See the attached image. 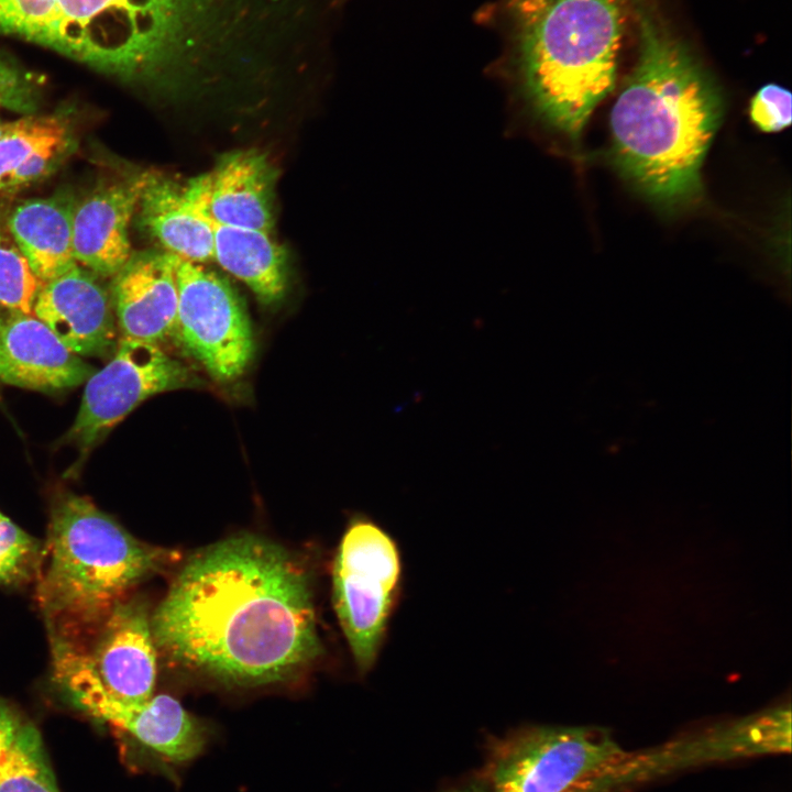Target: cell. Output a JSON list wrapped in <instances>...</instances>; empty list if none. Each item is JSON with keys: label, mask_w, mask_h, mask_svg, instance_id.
Segmentation results:
<instances>
[{"label": "cell", "mask_w": 792, "mask_h": 792, "mask_svg": "<svg viewBox=\"0 0 792 792\" xmlns=\"http://www.w3.org/2000/svg\"><path fill=\"white\" fill-rule=\"evenodd\" d=\"M174 664L218 682L290 680L321 653L309 574L283 546L243 534L185 562L151 615Z\"/></svg>", "instance_id": "1"}, {"label": "cell", "mask_w": 792, "mask_h": 792, "mask_svg": "<svg viewBox=\"0 0 792 792\" xmlns=\"http://www.w3.org/2000/svg\"><path fill=\"white\" fill-rule=\"evenodd\" d=\"M637 63L609 118L619 173L666 208L694 201L701 167L719 127L718 88L680 41L654 0H632Z\"/></svg>", "instance_id": "2"}, {"label": "cell", "mask_w": 792, "mask_h": 792, "mask_svg": "<svg viewBox=\"0 0 792 792\" xmlns=\"http://www.w3.org/2000/svg\"><path fill=\"white\" fill-rule=\"evenodd\" d=\"M632 0H495L481 19L502 40L495 69L520 109L576 139L615 85Z\"/></svg>", "instance_id": "3"}, {"label": "cell", "mask_w": 792, "mask_h": 792, "mask_svg": "<svg viewBox=\"0 0 792 792\" xmlns=\"http://www.w3.org/2000/svg\"><path fill=\"white\" fill-rule=\"evenodd\" d=\"M207 0H0V33L129 81L163 86Z\"/></svg>", "instance_id": "4"}, {"label": "cell", "mask_w": 792, "mask_h": 792, "mask_svg": "<svg viewBox=\"0 0 792 792\" xmlns=\"http://www.w3.org/2000/svg\"><path fill=\"white\" fill-rule=\"evenodd\" d=\"M175 550L145 543L90 499L67 494L52 510L36 597L53 631L84 627L141 581L175 563Z\"/></svg>", "instance_id": "5"}, {"label": "cell", "mask_w": 792, "mask_h": 792, "mask_svg": "<svg viewBox=\"0 0 792 792\" xmlns=\"http://www.w3.org/2000/svg\"><path fill=\"white\" fill-rule=\"evenodd\" d=\"M628 754L590 726H531L495 740L475 780L457 792H605Z\"/></svg>", "instance_id": "6"}, {"label": "cell", "mask_w": 792, "mask_h": 792, "mask_svg": "<svg viewBox=\"0 0 792 792\" xmlns=\"http://www.w3.org/2000/svg\"><path fill=\"white\" fill-rule=\"evenodd\" d=\"M395 541L372 520L354 518L345 529L332 569L337 618L361 673L374 666L400 583Z\"/></svg>", "instance_id": "7"}, {"label": "cell", "mask_w": 792, "mask_h": 792, "mask_svg": "<svg viewBox=\"0 0 792 792\" xmlns=\"http://www.w3.org/2000/svg\"><path fill=\"white\" fill-rule=\"evenodd\" d=\"M51 636L55 678L86 679L125 702L153 695L157 649L142 601L121 600L99 619Z\"/></svg>", "instance_id": "8"}, {"label": "cell", "mask_w": 792, "mask_h": 792, "mask_svg": "<svg viewBox=\"0 0 792 792\" xmlns=\"http://www.w3.org/2000/svg\"><path fill=\"white\" fill-rule=\"evenodd\" d=\"M176 334L215 380H237L254 354L243 302L227 279L200 263L176 257Z\"/></svg>", "instance_id": "9"}, {"label": "cell", "mask_w": 792, "mask_h": 792, "mask_svg": "<svg viewBox=\"0 0 792 792\" xmlns=\"http://www.w3.org/2000/svg\"><path fill=\"white\" fill-rule=\"evenodd\" d=\"M198 384L160 344L122 337L112 359L86 381L70 440L89 449L148 397Z\"/></svg>", "instance_id": "10"}, {"label": "cell", "mask_w": 792, "mask_h": 792, "mask_svg": "<svg viewBox=\"0 0 792 792\" xmlns=\"http://www.w3.org/2000/svg\"><path fill=\"white\" fill-rule=\"evenodd\" d=\"M70 701L88 715L130 734L173 762H186L204 749V725L168 694L143 702H125L78 676L56 679Z\"/></svg>", "instance_id": "11"}, {"label": "cell", "mask_w": 792, "mask_h": 792, "mask_svg": "<svg viewBox=\"0 0 792 792\" xmlns=\"http://www.w3.org/2000/svg\"><path fill=\"white\" fill-rule=\"evenodd\" d=\"M33 311L79 356H105L117 348L112 298L78 265L40 287Z\"/></svg>", "instance_id": "12"}, {"label": "cell", "mask_w": 792, "mask_h": 792, "mask_svg": "<svg viewBox=\"0 0 792 792\" xmlns=\"http://www.w3.org/2000/svg\"><path fill=\"white\" fill-rule=\"evenodd\" d=\"M276 177L264 153L240 150L222 156L187 188L212 222L271 233Z\"/></svg>", "instance_id": "13"}, {"label": "cell", "mask_w": 792, "mask_h": 792, "mask_svg": "<svg viewBox=\"0 0 792 792\" xmlns=\"http://www.w3.org/2000/svg\"><path fill=\"white\" fill-rule=\"evenodd\" d=\"M95 367L68 350L52 330L31 314L11 311L0 321V381L56 392L79 386Z\"/></svg>", "instance_id": "14"}, {"label": "cell", "mask_w": 792, "mask_h": 792, "mask_svg": "<svg viewBox=\"0 0 792 792\" xmlns=\"http://www.w3.org/2000/svg\"><path fill=\"white\" fill-rule=\"evenodd\" d=\"M114 276L111 298L122 337L158 344L176 333V256L165 251L131 255Z\"/></svg>", "instance_id": "15"}, {"label": "cell", "mask_w": 792, "mask_h": 792, "mask_svg": "<svg viewBox=\"0 0 792 792\" xmlns=\"http://www.w3.org/2000/svg\"><path fill=\"white\" fill-rule=\"evenodd\" d=\"M145 174L103 186L75 206L73 245L77 263L102 276L121 271L131 257L129 226Z\"/></svg>", "instance_id": "16"}, {"label": "cell", "mask_w": 792, "mask_h": 792, "mask_svg": "<svg viewBox=\"0 0 792 792\" xmlns=\"http://www.w3.org/2000/svg\"><path fill=\"white\" fill-rule=\"evenodd\" d=\"M138 207L142 226L165 252L200 264L213 260L211 221L187 185L145 174Z\"/></svg>", "instance_id": "17"}, {"label": "cell", "mask_w": 792, "mask_h": 792, "mask_svg": "<svg viewBox=\"0 0 792 792\" xmlns=\"http://www.w3.org/2000/svg\"><path fill=\"white\" fill-rule=\"evenodd\" d=\"M75 204L66 197L36 198L9 218L14 243L38 280H52L77 265L73 245Z\"/></svg>", "instance_id": "18"}, {"label": "cell", "mask_w": 792, "mask_h": 792, "mask_svg": "<svg viewBox=\"0 0 792 792\" xmlns=\"http://www.w3.org/2000/svg\"><path fill=\"white\" fill-rule=\"evenodd\" d=\"M211 224L213 260L248 285L262 302L279 300L287 284L284 249L267 232L212 221Z\"/></svg>", "instance_id": "19"}, {"label": "cell", "mask_w": 792, "mask_h": 792, "mask_svg": "<svg viewBox=\"0 0 792 792\" xmlns=\"http://www.w3.org/2000/svg\"><path fill=\"white\" fill-rule=\"evenodd\" d=\"M0 792H59L40 732L29 721L0 765Z\"/></svg>", "instance_id": "20"}, {"label": "cell", "mask_w": 792, "mask_h": 792, "mask_svg": "<svg viewBox=\"0 0 792 792\" xmlns=\"http://www.w3.org/2000/svg\"><path fill=\"white\" fill-rule=\"evenodd\" d=\"M72 141L67 125L55 117L28 116L8 123L0 135V187L34 152Z\"/></svg>", "instance_id": "21"}, {"label": "cell", "mask_w": 792, "mask_h": 792, "mask_svg": "<svg viewBox=\"0 0 792 792\" xmlns=\"http://www.w3.org/2000/svg\"><path fill=\"white\" fill-rule=\"evenodd\" d=\"M38 282L16 244L0 229V305L10 311L31 314Z\"/></svg>", "instance_id": "22"}, {"label": "cell", "mask_w": 792, "mask_h": 792, "mask_svg": "<svg viewBox=\"0 0 792 792\" xmlns=\"http://www.w3.org/2000/svg\"><path fill=\"white\" fill-rule=\"evenodd\" d=\"M37 554L36 541L3 516L0 520V583L26 578Z\"/></svg>", "instance_id": "23"}, {"label": "cell", "mask_w": 792, "mask_h": 792, "mask_svg": "<svg viewBox=\"0 0 792 792\" xmlns=\"http://www.w3.org/2000/svg\"><path fill=\"white\" fill-rule=\"evenodd\" d=\"M38 101L34 77L0 53V108L30 114Z\"/></svg>", "instance_id": "24"}, {"label": "cell", "mask_w": 792, "mask_h": 792, "mask_svg": "<svg viewBox=\"0 0 792 792\" xmlns=\"http://www.w3.org/2000/svg\"><path fill=\"white\" fill-rule=\"evenodd\" d=\"M791 92L774 84L758 90L750 103V118L763 132H779L791 123Z\"/></svg>", "instance_id": "25"}, {"label": "cell", "mask_w": 792, "mask_h": 792, "mask_svg": "<svg viewBox=\"0 0 792 792\" xmlns=\"http://www.w3.org/2000/svg\"><path fill=\"white\" fill-rule=\"evenodd\" d=\"M70 144L72 141H67L34 152L6 177L0 190H14L48 175L69 152Z\"/></svg>", "instance_id": "26"}, {"label": "cell", "mask_w": 792, "mask_h": 792, "mask_svg": "<svg viewBox=\"0 0 792 792\" xmlns=\"http://www.w3.org/2000/svg\"><path fill=\"white\" fill-rule=\"evenodd\" d=\"M28 721L0 700V765Z\"/></svg>", "instance_id": "27"}, {"label": "cell", "mask_w": 792, "mask_h": 792, "mask_svg": "<svg viewBox=\"0 0 792 792\" xmlns=\"http://www.w3.org/2000/svg\"><path fill=\"white\" fill-rule=\"evenodd\" d=\"M9 122H4L0 119V135L4 132L7 129Z\"/></svg>", "instance_id": "28"}, {"label": "cell", "mask_w": 792, "mask_h": 792, "mask_svg": "<svg viewBox=\"0 0 792 792\" xmlns=\"http://www.w3.org/2000/svg\"><path fill=\"white\" fill-rule=\"evenodd\" d=\"M3 518V515L0 513V520Z\"/></svg>", "instance_id": "29"}]
</instances>
